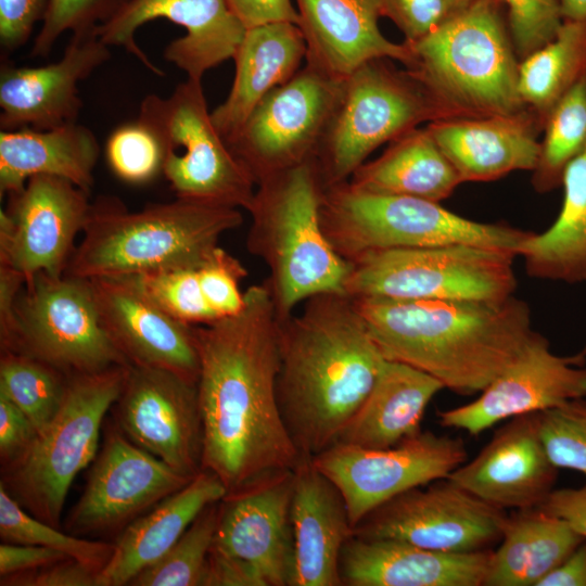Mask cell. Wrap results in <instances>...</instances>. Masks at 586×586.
<instances>
[{"label": "cell", "mask_w": 586, "mask_h": 586, "mask_svg": "<svg viewBox=\"0 0 586 586\" xmlns=\"http://www.w3.org/2000/svg\"><path fill=\"white\" fill-rule=\"evenodd\" d=\"M344 81L305 64L259 102L228 142L256 184L315 158L342 98Z\"/></svg>", "instance_id": "14"}, {"label": "cell", "mask_w": 586, "mask_h": 586, "mask_svg": "<svg viewBox=\"0 0 586 586\" xmlns=\"http://www.w3.org/2000/svg\"><path fill=\"white\" fill-rule=\"evenodd\" d=\"M99 154L94 133L77 123L46 130H1L0 194L16 192L40 175L66 179L90 193Z\"/></svg>", "instance_id": "31"}, {"label": "cell", "mask_w": 586, "mask_h": 586, "mask_svg": "<svg viewBox=\"0 0 586 586\" xmlns=\"http://www.w3.org/2000/svg\"><path fill=\"white\" fill-rule=\"evenodd\" d=\"M558 470L540 438L539 412H532L511 418L477 456L446 479L489 505L521 510L545 501Z\"/></svg>", "instance_id": "24"}, {"label": "cell", "mask_w": 586, "mask_h": 586, "mask_svg": "<svg viewBox=\"0 0 586 586\" xmlns=\"http://www.w3.org/2000/svg\"><path fill=\"white\" fill-rule=\"evenodd\" d=\"M352 298L385 359L417 368L462 395L481 393L535 333L528 305L514 295L496 301Z\"/></svg>", "instance_id": "3"}, {"label": "cell", "mask_w": 586, "mask_h": 586, "mask_svg": "<svg viewBox=\"0 0 586 586\" xmlns=\"http://www.w3.org/2000/svg\"><path fill=\"white\" fill-rule=\"evenodd\" d=\"M508 514L450 482L406 491L370 511L353 528L364 539H395L444 552H471L501 538Z\"/></svg>", "instance_id": "15"}, {"label": "cell", "mask_w": 586, "mask_h": 586, "mask_svg": "<svg viewBox=\"0 0 586 586\" xmlns=\"http://www.w3.org/2000/svg\"><path fill=\"white\" fill-rule=\"evenodd\" d=\"M138 118L160 139L162 173L176 198L249 211L256 181L216 129L201 80L187 78L168 97L146 95Z\"/></svg>", "instance_id": "10"}, {"label": "cell", "mask_w": 586, "mask_h": 586, "mask_svg": "<svg viewBox=\"0 0 586 586\" xmlns=\"http://www.w3.org/2000/svg\"><path fill=\"white\" fill-rule=\"evenodd\" d=\"M29 418L0 394V459L1 468L21 457L37 435Z\"/></svg>", "instance_id": "50"}, {"label": "cell", "mask_w": 586, "mask_h": 586, "mask_svg": "<svg viewBox=\"0 0 586 586\" xmlns=\"http://www.w3.org/2000/svg\"><path fill=\"white\" fill-rule=\"evenodd\" d=\"M126 369L68 375L55 416L21 457L1 468L0 485L31 515L60 526L73 481L99 453L102 422L120 393Z\"/></svg>", "instance_id": "8"}, {"label": "cell", "mask_w": 586, "mask_h": 586, "mask_svg": "<svg viewBox=\"0 0 586 586\" xmlns=\"http://www.w3.org/2000/svg\"><path fill=\"white\" fill-rule=\"evenodd\" d=\"M426 128L462 182L533 171L538 161L543 123L528 107L507 115L435 120Z\"/></svg>", "instance_id": "27"}, {"label": "cell", "mask_w": 586, "mask_h": 586, "mask_svg": "<svg viewBox=\"0 0 586 586\" xmlns=\"http://www.w3.org/2000/svg\"><path fill=\"white\" fill-rule=\"evenodd\" d=\"M67 558L51 548L3 542L0 545V576L38 569Z\"/></svg>", "instance_id": "52"}, {"label": "cell", "mask_w": 586, "mask_h": 586, "mask_svg": "<svg viewBox=\"0 0 586 586\" xmlns=\"http://www.w3.org/2000/svg\"><path fill=\"white\" fill-rule=\"evenodd\" d=\"M388 143L378 158L352 175L348 182L354 188L441 202L462 182L426 127H416Z\"/></svg>", "instance_id": "33"}, {"label": "cell", "mask_w": 586, "mask_h": 586, "mask_svg": "<svg viewBox=\"0 0 586 586\" xmlns=\"http://www.w3.org/2000/svg\"><path fill=\"white\" fill-rule=\"evenodd\" d=\"M278 321L279 409L301 458L311 459L336 443L386 359L345 293L309 297Z\"/></svg>", "instance_id": "2"}, {"label": "cell", "mask_w": 586, "mask_h": 586, "mask_svg": "<svg viewBox=\"0 0 586 586\" xmlns=\"http://www.w3.org/2000/svg\"><path fill=\"white\" fill-rule=\"evenodd\" d=\"M306 43V64L337 79L347 78L362 64L391 59L405 66L410 51L385 38L378 25V0H295Z\"/></svg>", "instance_id": "26"}, {"label": "cell", "mask_w": 586, "mask_h": 586, "mask_svg": "<svg viewBox=\"0 0 586 586\" xmlns=\"http://www.w3.org/2000/svg\"><path fill=\"white\" fill-rule=\"evenodd\" d=\"M242 222L240 208L178 198L136 212L118 199H99L64 275L90 280L199 268Z\"/></svg>", "instance_id": "4"}, {"label": "cell", "mask_w": 586, "mask_h": 586, "mask_svg": "<svg viewBox=\"0 0 586 586\" xmlns=\"http://www.w3.org/2000/svg\"><path fill=\"white\" fill-rule=\"evenodd\" d=\"M291 520L294 536L291 586H342L340 557L353 535V525L340 489L311 459H302L294 470Z\"/></svg>", "instance_id": "28"}, {"label": "cell", "mask_w": 586, "mask_h": 586, "mask_svg": "<svg viewBox=\"0 0 586 586\" xmlns=\"http://www.w3.org/2000/svg\"><path fill=\"white\" fill-rule=\"evenodd\" d=\"M585 361L586 346L577 354L560 356L535 331L520 356L475 400L440 411V423L475 436L501 420L586 397Z\"/></svg>", "instance_id": "20"}, {"label": "cell", "mask_w": 586, "mask_h": 586, "mask_svg": "<svg viewBox=\"0 0 586 586\" xmlns=\"http://www.w3.org/2000/svg\"><path fill=\"white\" fill-rule=\"evenodd\" d=\"M532 183L539 193L562 184L566 166L586 150V75L550 110Z\"/></svg>", "instance_id": "37"}, {"label": "cell", "mask_w": 586, "mask_h": 586, "mask_svg": "<svg viewBox=\"0 0 586 586\" xmlns=\"http://www.w3.org/2000/svg\"><path fill=\"white\" fill-rule=\"evenodd\" d=\"M87 191L52 176H34L0 212V265L23 276H63L91 204Z\"/></svg>", "instance_id": "18"}, {"label": "cell", "mask_w": 586, "mask_h": 586, "mask_svg": "<svg viewBox=\"0 0 586 586\" xmlns=\"http://www.w3.org/2000/svg\"><path fill=\"white\" fill-rule=\"evenodd\" d=\"M378 1L381 16L388 17L400 29L405 41L422 38L451 14L446 0Z\"/></svg>", "instance_id": "47"}, {"label": "cell", "mask_w": 586, "mask_h": 586, "mask_svg": "<svg viewBox=\"0 0 586 586\" xmlns=\"http://www.w3.org/2000/svg\"><path fill=\"white\" fill-rule=\"evenodd\" d=\"M97 28L73 33L63 55L54 63L1 66L2 130H46L76 123L82 107L79 81L111 58L110 46L101 40Z\"/></svg>", "instance_id": "23"}, {"label": "cell", "mask_w": 586, "mask_h": 586, "mask_svg": "<svg viewBox=\"0 0 586 586\" xmlns=\"http://www.w3.org/2000/svg\"><path fill=\"white\" fill-rule=\"evenodd\" d=\"M406 69L450 118L486 117L527 107L519 92L520 59L499 0H476L422 38L404 41Z\"/></svg>", "instance_id": "6"}, {"label": "cell", "mask_w": 586, "mask_h": 586, "mask_svg": "<svg viewBox=\"0 0 586 586\" xmlns=\"http://www.w3.org/2000/svg\"><path fill=\"white\" fill-rule=\"evenodd\" d=\"M0 345L67 377L129 366L102 327L90 281L66 275L39 272L25 281Z\"/></svg>", "instance_id": "12"}, {"label": "cell", "mask_w": 586, "mask_h": 586, "mask_svg": "<svg viewBox=\"0 0 586 586\" xmlns=\"http://www.w3.org/2000/svg\"><path fill=\"white\" fill-rule=\"evenodd\" d=\"M499 1L520 61L550 42L563 23L559 0Z\"/></svg>", "instance_id": "45"}, {"label": "cell", "mask_w": 586, "mask_h": 586, "mask_svg": "<svg viewBox=\"0 0 586 586\" xmlns=\"http://www.w3.org/2000/svg\"><path fill=\"white\" fill-rule=\"evenodd\" d=\"M49 0H0V43L14 51L29 38L34 26L43 21Z\"/></svg>", "instance_id": "49"}, {"label": "cell", "mask_w": 586, "mask_h": 586, "mask_svg": "<svg viewBox=\"0 0 586 586\" xmlns=\"http://www.w3.org/2000/svg\"><path fill=\"white\" fill-rule=\"evenodd\" d=\"M539 434L558 469L586 476V397L539 412Z\"/></svg>", "instance_id": "43"}, {"label": "cell", "mask_w": 586, "mask_h": 586, "mask_svg": "<svg viewBox=\"0 0 586 586\" xmlns=\"http://www.w3.org/2000/svg\"><path fill=\"white\" fill-rule=\"evenodd\" d=\"M293 482L277 473L219 501L203 586H291Z\"/></svg>", "instance_id": "13"}, {"label": "cell", "mask_w": 586, "mask_h": 586, "mask_svg": "<svg viewBox=\"0 0 586 586\" xmlns=\"http://www.w3.org/2000/svg\"><path fill=\"white\" fill-rule=\"evenodd\" d=\"M89 281L102 327L129 365L168 370L196 384L194 326L168 314L130 277Z\"/></svg>", "instance_id": "22"}, {"label": "cell", "mask_w": 586, "mask_h": 586, "mask_svg": "<svg viewBox=\"0 0 586 586\" xmlns=\"http://www.w3.org/2000/svg\"><path fill=\"white\" fill-rule=\"evenodd\" d=\"M178 320L202 326L217 320L204 295L198 268L169 269L130 277Z\"/></svg>", "instance_id": "42"}, {"label": "cell", "mask_w": 586, "mask_h": 586, "mask_svg": "<svg viewBox=\"0 0 586 586\" xmlns=\"http://www.w3.org/2000/svg\"><path fill=\"white\" fill-rule=\"evenodd\" d=\"M537 586H586V539Z\"/></svg>", "instance_id": "54"}, {"label": "cell", "mask_w": 586, "mask_h": 586, "mask_svg": "<svg viewBox=\"0 0 586 586\" xmlns=\"http://www.w3.org/2000/svg\"><path fill=\"white\" fill-rule=\"evenodd\" d=\"M201 285L217 320L238 314L244 305L240 282L247 275L242 263L221 247L198 268Z\"/></svg>", "instance_id": "46"}, {"label": "cell", "mask_w": 586, "mask_h": 586, "mask_svg": "<svg viewBox=\"0 0 586 586\" xmlns=\"http://www.w3.org/2000/svg\"><path fill=\"white\" fill-rule=\"evenodd\" d=\"M226 495L219 477L202 469L187 485L119 533L112 557L98 573L97 586L129 585L173 547L203 509Z\"/></svg>", "instance_id": "29"}, {"label": "cell", "mask_w": 586, "mask_h": 586, "mask_svg": "<svg viewBox=\"0 0 586 586\" xmlns=\"http://www.w3.org/2000/svg\"><path fill=\"white\" fill-rule=\"evenodd\" d=\"M493 550L444 552L352 535L340 557L342 586H484Z\"/></svg>", "instance_id": "25"}, {"label": "cell", "mask_w": 586, "mask_h": 586, "mask_svg": "<svg viewBox=\"0 0 586 586\" xmlns=\"http://www.w3.org/2000/svg\"><path fill=\"white\" fill-rule=\"evenodd\" d=\"M324 186L315 158L257 183L249 213L247 251L265 262L279 320L307 298L345 293L349 263L327 239L320 219Z\"/></svg>", "instance_id": "5"}, {"label": "cell", "mask_w": 586, "mask_h": 586, "mask_svg": "<svg viewBox=\"0 0 586 586\" xmlns=\"http://www.w3.org/2000/svg\"><path fill=\"white\" fill-rule=\"evenodd\" d=\"M586 75V18L563 21L556 37L520 61L519 92L544 123L553 105Z\"/></svg>", "instance_id": "36"}, {"label": "cell", "mask_w": 586, "mask_h": 586, "mask_svg": "<svg viewBox=\"0 0 586 586\" xmlns=\"http://www.w3.org/2000/svg\"><path fill=\"white\" fill-rule=\"evenodd\" d=\"M232 14L249 29L270 23H298L292 0H225Z\"/></svg>", "instance_id": "51"}, {"label": "cell", "mask_w": 586, "mask_h": 586, "mask_svg": "<svg viewBox=\"0 0 586 586\" xmlns=\"http://www.w3.org/2000/svg\"><path fill=\"white\" fill-rule=\"evenodd\" d=\"M305 56L306 43L296 24L280 22L246 29L232 58L235 73L229 94L211 112L227 143L259 102L300 71Z\"/></svg>", "instance_id": "30"}, {"label": "cell", "mask_w": 586, "mask_h": 586, "mask_svg": "<svg viewBox=\"0 0 586 586\" xmlns=\"http://www.w3.org/2000/svg\"><path fill=\"white\" fill-rule=\"evenodd\" d=\"M563 21L586 18V0H559Z\"/></svg>", "instance_id": "55"}, {"label": "cell", "mask_w": 586, "mask_h": 586, "mask_svg": "<svg viewBox=\"0 0 586 586\" xmlns=\"http://www.w3.org/2000/svg\"><path fill=\"white\" fill-rule=\"evenodd\" d=\"M320 219L327 239L347 262L372 251L448 244L480 245L518 256L531 234L504 224L467 219L440 202L366 192L348 181L324 188Z\"/></svg>", "instance_id": "7"}, {"label": "cell", "mask_w": 586, "mask_h": 586, "mask_svg": "<svg viewBox=\"0 0 586 586\" xmlns=\"http://www.w3.org/2000/svg\"><path fill=\"white\" fill-rule=\"evenodd\" d=\"M539 508L565 521L586 539V484L576 488H553Z\"/></svg>", "instance_id": "53"}, {"label": "cell", "mask_w": 586, "mask_h": 586, "mask_svg": "<svg viewBox=\"0 0 586 586\" xmlns=\"http://www.w3.org/2000/svg\"><path fill=\"white\" fill-rule=\"evenodd\" d=\"M194 333L202 469L219 477L227 495L294 471L302 458L279 409V321L266 282L244 292L238 314L194 326Z\"/></svg>", "instance_id": "1"}, {"label": "cell", "mask_w": 586, "mask_h": 586, "mask_svg": "<svg viewBox=\"0 0 586 586\" xmlns=\"http://www.w3.org/2000/svg\"><path fill=\"white\" fill-rule=\"evenodd\" d=\"M443 388L434 377L386 359L372 388L336 443L369 449L397 445L421 431L420 423L429 403Z\"/></svg>", "instance_id": "32"}, {"label": "cell", "mask_w": 586, "mask_h": 586, "mask_svg": "<svg viewBox=\"0 0 586 586\" xmlns=\"http://www.w3.org/2000/svg\"><path fill=\"white\" fill-rule=\"evenodd\" d=\"M466 458L462 440L421 430L385 449L336 443L311 462L340 489L354 528L393 497L446 479Z\"/></svg>", "instance_id": "16"}, {"label": "cell", "mask_w": 586, "mask_h": 586, "mask_svg": "<svg viewBox=\"0 0 586 586\" xmlns=\"http://www.w3.org/2000/svg\"><path fill=\"white\" fill-rule=\"evenodd\" d=\"M67 379L66 374L38 359L1 352L0 394L17 406L37 431L60 409Z\"/></svg>", "instance_id": "38"}, {"label": "cell", "mask_w": 586, "mask_h": 586, "mask_svg": "<svg viewBox=\"0 0 586 586\" xmlns=\"http://www.w3.org/2000/svg\"><path fill=\"white\" fill-rule=\"evenodd\" d=\"M390 60H371L345 78L315 156L324 188L348 181L381 144L423 123L450 119L420 81Z\"/></svg>", "instance_id": "9"}, {"label": "cell", "mask_w": 586, "mask_h": 586, "mask_svg": "<svg viewBox=\"0 0 586 586\" xmlns=\"http://www.w3.org/2000/svg\"><path fill=\"white\" fill-rule=\"evenodd\" d=\"M218 512L219 501L203 509L173 547L135 576L129 585L203 586Z\"/></svg>", "instance_id": "40"}, {"label": "cell", "mask_w": 586, "mask_h": 586, "mask_svg": "<svg viewBox=\"0 0 586 586\" xmlns=\"http://www.w3.org/2000/svg\"><path fill=\"white\" fill-rule=\"evenodd\" d=\"M158 17L186 29L184 36L166 47L165 59L188 78L201 81L208 69L233 58L246 31L225 0H127L97 31L107 46L124 48L152 73L163 76L135 40L141 25Z\"/></svg>", "instance_id": "21"}, {"label": "cell", "mask_w": 586, "mask_h": 586, "mask_svg": "<svg viewBox=\"0 0 586 586\" xmlns=\"http://www.w3.org/2000/svg\"><path fill=\"white\" fill-rule=\"evenodd\" d=\"M111 409L115 424L136 445L187 476L202 470L203 423L195 383L168 370L129 365Z\"/></svg>", "instance_id": "19"}, {"label": "cell", "mask_w": 586, "mask_h": 586, "mask_svg": "<svg viewBox=\"0 0 586 586\" xmlns=\"http://www.w3.org/2000/svg\"><path fill=\"white\" fill-rule=\"evenodd\" d=\"M515 256L472 244L372 251L348 262L344 291L351 297L504 300L517 288Z\"/></svg>", "instance_id": "11"}, {"label": "cell", "mask_w": 586, "mask_h": 586, "mask_svg": "<svg viewBox=\"0 0 586 586\" xmlns=\"http://www.w3.org/2000/svg\"><path fill=\"white\" fill-rule=\"evenodd\" d=\"M560 214L550 228L531 234L519 247L530 277L586 282V150L566 166Z\"/></svg>", "instance_id": "35"}, {"label": "cell", "mask_w": 586, "mask_h": 586, "mask_svg": "<svg viewBox=\"0 0 586 586\" xmlns=\"http://www.w3.org/2000/svg\"><path fill=\"white\" fill-rule=\"evenodd\" d=\"M0 537L2 542L58 550L99 573L114 552V543L66 534L28 513L0 485Z\"/></svg>", "instance_id": "39"}, {"label": "cell", "mask_w": 586, "mask_h": 586, "mask_svg": "<svg viewBox=\"0 0 586 586\" xmlns=\"http://www.w3.org/2000/svg\"><path fill=\"white\" fill-rule=\"evenodd\" d=\"M98 573L79 561L65 560L29 570L0 576L1 586H97Z\"/></svg>", "instance_id": "48"}, {"label": "cell", "mask_w": 586, "mask_h": 586, "mask_svg": "<svg viewBox=\"0 0 586 586\" xmlns=\"http://www.w3.org/2000/svg\"><path fill=\"white\" fill-rule=\"evenodd\" d=\"M105 156L115 176L128 183H146L163 171L164 152L160 139L139 118L111 132Z\"/></svg>", "instance_id": "41"}, {"label": "cell", "mask_w": 586, "mask_h": 586, "mask_svg": "<svg viewBox=\"0 0 586 586\" xmlns=\"http://www.w3.org/2000/svg\"><path fill=\"white\" fill-rule=\"evenodd\" d=\"M127 0H49L42 26L34 41L31 56L46 58L67 30L97 28L106 22Z\"/></svg>", "instance_id": "44"}, {"label": "cell", "mask_w": 586, "mask_h": 586, "mask_svg": "<svg viewBox=\"0 0 586 586\" xmlns=\"http://www.w3.org/2000/svg\"><path fill=\"white\" fill-rule=\"evenodd\" d=\"M476 0H446V2L448 4V8L450 10V13L458 12V11L469 7L470 4H472Z\"/></svg>", "instance_id": "56"}, {"label": "cell", "mask_w": 586, "mask_h": 586, "mask_svg": "<svg viewBox=\"0 0 586 586\" xmlns=\"http://www.w3.org/2000/svg\"><path fill=\"white\" fill-rule=\"evenodd\" d=\"M192 479L136 445L116 424H111L105 429L85 489L66 518L65 528L73 535L120 533Z\"/></svg>", "instance_id": "17"}, {"label": "cell", "mask_w": 586, "mask_h": 586, "mask_svg": "<svg viewBox=\"0 0 586 586\" xmlns=\"http://www.w3.org/2000/svg\"><path fill=\"white\" fill-rule=\"evenodd\" d=\"M484 586H537L584 540L539 507L508 515Z\"/></svg>", "instance_id": "34"}]
</instances>
